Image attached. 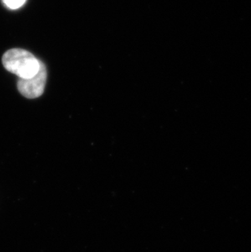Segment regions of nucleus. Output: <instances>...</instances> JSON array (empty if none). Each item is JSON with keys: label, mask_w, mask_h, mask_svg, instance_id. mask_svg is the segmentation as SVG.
<instances>
[{"label": "nucleus", "mask_w": 251, "mask_h": 252, "mask_svg": "<svg viewBox=\"0 0 251 252\" xmlns=\"http://www.w3.org/2000/svg\"><path fill=\"white\" fill-rule=\"evenodd\" d=\"M47 69L45 64L41 62L38 74L31 79H20L17 82V89L25 97L34 99L43 95L47 83Z\"/></svg>", "instance_id": "f03ea898"}, {"label": "nucleus", "mask_w": 251, "mask_h": 252, "mask_svg": "<svg viewBox=\"0 0 251 252\" xmlns=\"http://www.w3.org/2000/svg\"><path fill=\"white\" fill-rule=\"evenodd\" d=\"M2 62L7 71L22 79H31L38 74L42 62L28 51L20 48L7 51Z\"/></svg>", "instance_id": "f257e3e1"}, {"label": "nucleus", "mask_w": 251, "mask_h": 252, "mask_svg": "<svg viewBox=\"0 0 251 252\" xmlns=\"http://www.w3.org/2000/svg\"><path fill=\"white\" fill-rule=\"evenodd\" d=\"M2 2L10 9H17L22 7L26 0H2Z\"/></svg>", "instance_id": "7ed1b4c3"}]
</instances>
